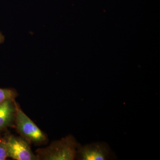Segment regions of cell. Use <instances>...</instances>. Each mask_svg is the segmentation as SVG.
I'll use <instances>...</instances> for the list:
<instances>
[{
    "label": "cell",
    "mask_w": 160,
    "mask_h": 160,
    "mask_svg": "<svg viewBox=\"0 0 160 160\" xmlns=\"http://www.w3.org/2000/svg\"><path fill=\"white\" fill-rule=\"evenodd\" d=\"M16 125L18 132L25 139L30 142L41 144L46 141L44 132L15 103Z\"/></svg>",
    "instance_id": "2"
},
{
    "label": "cell",
    "mask_w": 160,
    "mask_h": 160,
    "mask_svg": "<svg viewBox=\"0 0 160 160\" xmlns=\"http://www.w3.org/2000/svg\"><path fill=\"white\" fill-rule=\"evenodd\" d=\"M8 158L9 153L6 138H0V160H6Z\"/></svg>",
    "instance_id": "7"
},
{
    "label": "cell",
    "mask_w": 160,
    "mask_h": 160,
    "mask_svg": "<svg viewBox=\"0 0 160 160\" xmlns=\"http://www.w3.org/2000/svg\"><path fill=\"white\" fill-rule=\"evenodd\" d=\"M80 160H108L115 159L114 152L105 142H97L84 146L78 145L76 158Z\"/></svg>",
    "instance_id": "3"
},
{
    "label": "cell",
    "mask_w": 160,
    "mask_h": 160,
    "mask_svg": "<svg viewBox=\"0 0 160 160\" xmlns=\"http://www.w3.org/2000/svg\"><path fill=\"white\" fill-rule=\"evenodd\" d=\"M78 145L72 136H67L52 142L46 148L38 149L37 156L38 160H74Z\"/></svg>",
    "instance_id": "1"
},
{
    "label": "cell",
    "mask_w": 160,
    "mask_h": 160,
    "mask_svg": "<svg viewBox=\"0 0 160 160\" xmlns=\"http://www.w3.org/2000/svg\"><path fill=\"white\" fill-rule=\"evenodd\" d=\"M17 96V93L12 89L0 88V104L6 100H14Z\"/></svg>",
    "instance_id": "6"
},
{
    "label": "cell",
    "mask_w": 160,
    "mask_h": 160,
    "mask_svg": "<svg viewBox=\"0 0 160 160\" xmlns=\"http://www.w3.org/2000/svg\"><path fill=\"white\" fill-rule=\"evenodd\" d=\"M15 100H6L0 104V130L11 126L16 113Z\"/></svg>",
    "instance_id": "5"
},
{
    "label": "cell",
    "mask_w": 160,
    "mask_h": 160,
    "mask_svg": "<svg viewBox=\"0 0 160 160\" xmlns=\"http://www.w3.org/2000/svg\"><path fill=\"white\" fill-rule=\"evenodd\" d=\"M6 138L9 158L16 160H38L26 140L12 135Z\"/></svg>",
    "instance_id": "4"
},
{
    "label": "cell",
    "mask_w": 160,
    "mask_h": 160,
    "mask_svg": "<svg viewBox=\"0 0 160 160\" xmlns=\"http://www.w3.org/2000/svg\"><path fill=\"white\" fill-rule=\"evenodd\" d=\"M4 41H5V37L0 32V44L4 42Z\"/></svg>",
    "instance_id": "8"
}]
</instances>
